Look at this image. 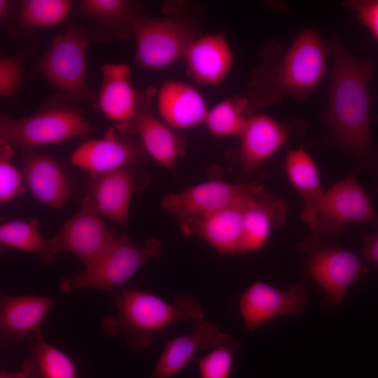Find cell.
Listing matches in <instances>:
<instances>
[{
  "instance_id": "obj_25",
  "label": "cell",
  "mask_w": 378,
  "mask_h": 378,
  "mask_svg": "<svg viewBox=\"0 0 378 378\" xmlns=\"http://www.w3.org/2000/svg\"><path fill=\"white\" fill-rule=\"evenodd\" d=\"M77 12L93 21L102 34L104 31L103 40L122 38L134 33L136 24L148 17L138 3L125 0H83Z\"/></svg>"
},
{
  "instance_id": "obj_33",
  "label": "cell",
  "mask_w": 378,
  "mask_h": 378,
  "mask_svg": "<svg viewBox=\"0 0 378 378\" xmlns=\"http://www.w3.org/2000/svg\"><path fill=\"white\" fill-rule=\"evenodd\" d=\"M22 79V58L18 55L0 57V95L10 97L18 90Z\"/></svg>"
},
{
  "instance_id": "obj_8",
  "label": "cell",
  "mask_w": 378,
  "mask_h": 378,
  "mask_svg": "<svg viewBox=\"0 0 378 378\" xmlns=\"http://www.w3.org/2000/svg\"><path fill=\"white\" fill-rule=\"evenodd\" d=\"M90 37L83 28L70 24L57 34L32 66L54 89L74 101L95 100L87 81V55Z\"/></svg>"
},
{
  "instance_id": "obj_20",
  "label": "cell",
  "mask_w": 378,
  "mask_h": 378,
  "mask_svg": "<svg viewBox=\"0 0 378 378\" xmlns=\"http://www.w3.org/2000/svg\"><path fill=\"white\" fill-rule=\"evenodd\" d=\"M183 58L190 76L197 83H221L234 64V55L225 37L220 34L200 36L186 48Z\"/></svg>"
},
{
  "instance_id": "obj_23",
  "label": "cell",
  "mask_w": 378,
  "mask_h": 378,
  "mask_svg": "<svg viewBox=\"0 0 378 378\" xmlns=\"http://www.w3.org/2000/svg\"><path fill=\"white\" fill-rule=\"evenodd\" d=\"M287 211L288 207L283 199L264 189L251 195L244 208L241 254L260 249L272 230L285 221Z\"/></svg>"
},
{
  "instance_id": "obj_6",
  "label": "cell",
  "mask_w": 378,
  "mask_h": 378,
  "mask_svg": "<svg viewBox=\"0 0 378 378\" xmlns=\"http://www.w3.org/2000/svg\"><path fill=\"white\" fill-rule=\"evenodd\" d=\"M163 251V245L158 239H149L143 246H139L125 232L116 237L81 272L63 276L59 288L64 293L83 288L111 293L129 281L148 261L161 256Z\"/></svg>"
},
{
  "instance_id": "obj_18",
  "label": "cell",
  "mask_w": 378,
  "mask_h": 378,
  "mask_svg": "<svg viewBox=\"0 0 378 378\" xmlns=\"http://www.w3.org/2000/svg\"><path fill=\"white\" fill-rule=\"evenodd\" d=\"M22 174L24 185L40 203L59 210L71 194V187L59 163L46 153H25Z\"/></svg>"
},
{
  "instance_id": "obj_31",
  "label": "cell",
  "mask_w": 378,
  "mask_h": 378,
  "mask_svg": "<svg viewBox=\"0 0 378 378\" xmlns=\"http://www.w3.org/2000/svg\"><path fill=\"white\" fill-rule=\"evenodd\" d=\"M71 5L69 0L22 1L18 9V21L27 29L53 27L66 20Z\"/></svg>"
},
{
  "instance_id": "obj_37",
  "label": "cell",
  "mask_w": 378,
  "mask_h": 378,
  "mask_svg": "<svg viewBox=\"0 0 378 378\" xmlns=\"http://www.w3.org/2000/svg\"><path fill=\"white\" fill-rule=\"evenodd\" d=\"M11 8V3L9 1L1 0L0 1V18L3 20L8 15V13Z\"/></svg>"
},
{
  "instance_id": "obj_15",
  "label": "cell",
  "mask_w": 378,
  "mask_h": 378,
  "mask_svg": "<svg viewBox=\"0 0 378 378\" xmlns=\"http://www.w3.org/2000/svg\"><path fill=\"white\" fill-rule=\"evenodd\" d=\"M150 93L139 97L138 110L130 133H136L146 154L165 169L174 172L180 158L185 155L186 142L150 107Z\"/></svg>"
},
{
  "instance_id": "obj_28",
  "label": "cell",
  "mask_w": 378,
  "mask_h": 378,
  "mask_svg": "<svg viewBox=\"0 0 378 378\" xmlns=\"http://www.w3.org/2000/svg\"><path fill=\"white\" fill-rule=\"evenodd\" d=\"M38 220H13L5 222L0 226V242L4 247L38 255L45 265H51L54 260L49 252L48 239L41 232Z\"/></svg>"
},
{
  "instance_id": "obj_32",
  "label": "cell",
  "mask_w": 378,
  "mask_h": 378,
  "mask_svg": "<svg viewBox=\"0 0 378 378\" xmlns=\"http://www.w3.org/2000/svg\"><path fill=\"white\" fill-rule=\"evenodd\" d=\"M10 144L0 140V202L7 203L25 192L22 172L12 162Z\"/></svg>"
},
{
  "instance_id": "obj_38",
  "label": "cell",
  "mask_w": 378,
  "mask_h": 378,
  "mask_svg": "<svg viewBox=\"0 0 378 378\" xmlns=\"http://www.w3.org/2000/svg\"><path fill=\"white\" fill-rule=\"evenodd\" d=\"M377 177H378V170L377 171ZM378 179V178H377ZM372 193H377L378 192V181H377V183L374 186V187L372 188Z\"/></svg>"
},
{
  "instance_id": "obj_16",
  "label": "cell",
  "mask_w": 378,
  "mask_h": 378,
  "mask_svg": "<svg viewBox=\"0 0 378 378\" xmlns=\"http://www.w3.org/2000/svg\"><path fill=\"white\" fill-rule=\"evenodd\" d=\"M101 71L97 108L118 132L130 133L139 101L130 80V69L127 64H105Z\"/></svg>"
},
{
  "instance_id": "obj_22",
  "label": "cell",
  "mask_w": 378,
  "mask_h": 378,
  "mask_svg": "<svg viewBox=\"0 0 378 378\" xmlns=\"http://www.w3.org/2000/svg\"><path fill=\"white\" fill-rule=\"evenodd\" d=\"M136 188L132 167H127L92 177L85 197L102 217L125 225L132 194Z\"/></svg>"
},
{
  "instance_id": "obj_24",
  "label": "cell",
  "mask_w": 378,
  "mask_h": 378,
  "mask_svg": "<svg viewBox=\"0 0 378 378\" xmlns=\"http://www.w3.org/2000/svg\"><path fill=\"white\" fill-rule=\"evenodd\" d=\"M220 333L204 318L195 322L188 334L169 340L148 378H170L181 372L198 351H208Z\"/></svg>"
},
{
  "instance_id": "obj_29",
  "label": "cell",
  "mask_w": 378,
  "mask_h": 378,
  "mask_svg": "<svg viewBox=\"0 0 378 378\" xmlns=\"http://www.w3.org/2000/svg\"><path fill=\"white\" fill-rule=\"evenodd\" d=\"M253 111L248 98L226 99L209 109L204 124L216 136L238 137Z\"/></svg>"
},
{
  "instance_id": "obj_35",
  "label": "cell",
  "mask_w": 378,
  "mask_h": 378,
  "mask_svg": "<svg viewBox=\"0 0 378 378\" xmlns=\"http://www.w3.org/2000/svg\"><path fill=\"white\" fill-rule=\"evenodd\" d=\"M361 253L378 270V227L374 233L363 239Z\"/></svg>"
},
{
  "instance_id": "obj_14",
  "label": "cell",
  "mask_w": 378,
  "mask_h": 378,
  "mask_svg": "<svg viewBox=\"0 0 378 378\" xmlns=\"http://www.w3.org/2000/svg\"><path fill=\"white\" fill-rule=\"evenodd\" d=\"M120 133L110 127L102 138L83 143L71 155V164L91 177L139 164L146 154L143 147Z\"/></svg>"
},
{
  "instance_id": "obj_3",
  "label": "cell",
  "mask_w": 378,
  "mask_h": 378,
  "mask_svg": "<svg viewBox=\"0 0 378 378\" xmlns=\"http://www.w3.org/2000/svg\"><path fill=\"white\" fill-rule=\"evenodd\" d=\"M111 296L117 313L103 318L102 328L110 337H122L130 347L138 351L149 346L155 333L171 324L204 318L200 303L188 295L169 302L150 293L122 287L119 295Z\"/></svg>"
},
{
  "instance_id": "obj_13",
  "label": "cell",
  "mask_w": 378,
  "mask_h": 378,
  "mask_svg": "<svg viewBox=\"0 0 378 378\" xmlns=\"http://www.w3.org/2000/svg\"><path fill=\"white\" fill-rule=\"evenodd\" d=\"M302 128L300 121L285 122L267 114H252L238 136V157L242 172L246 174L255 172Z\"/></svg>"
},
{
  "instance_id": "obj_7",
  "label": "cell",
  "mask_w": 378,
  "mask_h": 378,
  "mask_svg": "<svg viewBox=\"0 0 378 378\" xmlns=\"http://www.w3.org/2000/svg\"><path fill=\"white\" fill-rule=\"evenodd\" d=\"M298 248L306 256L304 268L322 290L326 312L344 303L349 289L368 273L363 259L335 241L309 234Z\"/></svg>"
},
{
  "instance_id": "obj_17",
  "label": "cell",
  "mask_w": 378,
  "mask_h": 378,
  "mask_svg": "<svg viewBox=\"0 0 378 378\" xmlns=\"http://www.w3.org/2000/svg\"><path fill=\"white\" fill-rule=\"evenodd\" d=\"M57 297L22 295L10 296L1 291L0 337L3 346L40 330Z\"/></svg>"
},
{
  "instance_id": "obj_30",
  "label": "cell",
  "mask_w": 378,
  "mask_h": 378,
  "mask_svg": "<svg viewBox=\"0 0 378 378\" xmlns=\"http://www.w3.org/2000/svg\"><path fill=\"white\" fill-rule=\"evenodd\" d=\"M240 346L233 336L220 332L209 351L197 360L198 378H230Z\"/></svg>"
},
{
  "instance_id": "obj_27",
  "label": "cell",
  "mask_w": 378,
  "mask_h": 378,
  "mask_svg": "<svg viewBox=\"0 0 378 378\" xmlns=\"http://www.w3.org/2000/svg\"><path fill=\"white\" fill-rule=\"evenodd\" d=\"M31 358L27 362L39 378H78L72 360L44 340L41 330L28 337Z\"/></svg>"
},
{
  "instance_id": "obj_1",
  "label": "cell",
  "mask_w": 378,
  "mask_h": 378,
  "mask_svg": "<svg viewBox=\"0 0 378 378\" xmlns=\"http://www.w3.org/2000/svg\"><path fill=\"white\" fill-rule=\"evenodd\" d=\"M332 67L323 113L324 143L345 150L360 164L378 169V148L371 130L369 55H353L340 37L328 45Z\"/></svg>"
},
{
  "instance_id": "obj_2",
  "label": "cell",
  "mask_w": 378,
  "mask_h": 378,
  "mask_svg": "<svg viewBox=\"0 0 378 378\" xmlns=\"http://www.w3.org/2000/svg\"><path fill=\"white\" fill-rule=\"evenodd\" d=\"M328 53V45L311 28L301 31L288 46L267 44L248 84L252 109L279 104L285 97L306 99L325 75Z\"/></svg>"
},
{
  "instance_id": "obj_11",
  "label": "cell",
  "mask_w": 378,
  "mask_h": 378,
  "mask_svg": "<svg viewBox=\"0 0 378 378\" xmlns=\"http://www.w3.org/2000/svg\"><path fill=\"white\" fill-rule=\"evenodd\" d=\"M262 189L263 186L257 183L209 181L180 192L167 194L161 204L166 211L176 216L181 223L242 202Z\"/></svg>"
},
{
  "instance_id": "obj_21",
  "label": "cell",
  "mask_w": 378,
  "mask_h": 378,
  "mask_svg": "<svg viewBox=\"0 0 378 378\" xmlns=\"http://www.w3.org/2000/svg\"><path fill=\"white\" fill-rule=\"evenodd\" d=\"M159 117L173 130L204 123L209 111L206 101L193 85L181 80L164 82L158 92Z\"/></svg>"
},
{
  "instance_id": "obj_4",
  "label": "cell",
  "mask_w": 378,
  "mask_h": 378,
  "mask_svg": "<svg viewBox=\"0 0 378 378\" xmlns=\"http://www.w3.org/2000/svg\"><path fill=\"white\" fill-rule=\"evenodd\" d=\"M192 8H165V15L145 18L136 26L135 62L149 70L165 69L183 55L189 44L201 36L200 20Z\"/></svg>"
},
{
  "instance_id": "obj_19",
  "label": "cell",
  "mask_w": 378,
  "mask_h": 378,
  "mask_svg": "<svg viewBox=\"0 0 378 378\" xmlns=\"http://www.w3.org/2000/svg\"><path fill=\"white\" fill-rule=\"evenodd\" d=\"M246 200L199 218L181 222L183 231L200 237L220 253L241 254Z\"/></svg>"
},
{
  "instance_id": "obj_34",
  "label": "cell",
  "mask_w": 378,
  "mask_h": 378,
  "mask_svg": "<svg viewBox=\"0 0 378 378\" xmlns=\"http://www.w3.org/2000/svg\"><path fill=\"white\" fill-rule=\"evenodd\" d=\"M342 4L356 14L378 41V0H351Z\"/></svg>"
},
{
  "instance_id": "obj_26",
  "label": "cell",
  "mask_w": 378,
  "mask_h": 378,
  "mask_svg": "<svg viewBox=\"0 0 378 378\" xmlns=\"http://www.w3.org/2000/svg\"><path fill=\"white\" fill-rule=\"evenodd\" d=\"M283 167L290 184L303 200L301 216L308 223L314 216L324 196L317 167L301 146L286 152Z\"/></svg>"
},
{
  "instance_id": "obj_5",
  "label": "cell",
  "mask_w": 378,
  "mask_h": 378,
  "mask_svg": "<svg viewBox=\"0 0 378 378\" xmlns=\"http://www.w3.org/2000/svg\"><path fill=\"white\" fill-rule=\"evenodd\" d=\"M66 97H53L36 112L23 118L1 115L0 140L30 149L41 145L59 144L94 132L82 111L67 104Z\"/></svg>"
},
{
  "instance_id": "obj_10",
  "label": "cell",
  "mask_w": 378,
  "mask_h": 378,
  "mask_svg": "<svg viewBox=\"0 0 378 378\" xmlns=\"http://www.w3.org/2000/svg\"><path fill=\"white\" fill-rule=\"evenodd\" d=\"M115 237L84 197L80 209L49 239V252L53 260L58 253H72L86 267L97 259Z\"/></svg>"
},
{
  "instance_id": "obj_9",
  "label": "cell",
  "mask_w": 378,
  "mask_h": 378,
  "mask_svg": "<svg viewBox=\"0 0 378 378\" xmlns=\"http://www.w3.org/2000/svg\"><path fill=\"white\" fill-rule=\"evenodd\" d=\"M350 223L378 227V213L355 170L324 191L323 201L308 225L311 234L323 238L344 232Z\"/></svg>"
},
{
  "instance_id": "obj_36",
  "label": "cell",
  "mask_w": 378,
  "mask_h": 378,
  "mask_svg": "<svg viewBox=\"0 0 378 378\" xmlns=\"http://www.w3.org/2000/svg\"><path fill=\"white\" fill-rule=\"evenodd\" d=\"M0 378H32L29 373L24 368L23 372H1Z\"/></svg>"
},
{
  "instance_id": "obj_12",
  "label": "cell",
  "mask_w": 378,
  "mask_h": 378,
  "mask_svg": "<svg viewBox=\"0 0 378 378\" xmlns=\"http://www.w3.org/2000/svg\"><path fill=\"white\" fill-rule=\"evenodd\" d=\"M309 300V290L302 284L284 290L255 281L240 295L238 309L246 330L253 331L274 318L302 315Z\"/></svg>"
}]
</instances>
